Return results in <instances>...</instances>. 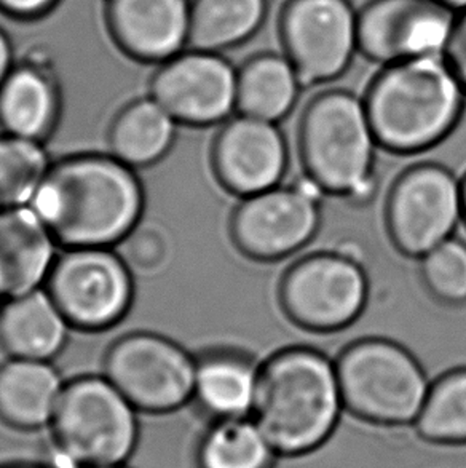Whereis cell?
I'll use <instances>...</instances> for the list:
<instances>
[{"label":"cell","instance_id":"obj_1","mask_svg":"<svg viewBox=\"0 0 466 468\" xmlns=\"http://www.w3.org/2000/svg\"><path fill=\"white\" fill-rule=\"evenodd\" d=\"M144 189L112 154H79L51 164L31 207L59 247L115 248L138 228Z\"/></svg>","mask_w":466,"mask_h":468},{"label":"cell","instance_id":"obj_2","mask_svg":"<svg viewBox=\"0 0 466 468\" xmlns=\"http://www.w3.org/2000/svg\"><path fill=\"white\" fill-rule=\"evenodd\" d=\"M342 408L335 363L316 348H284L259 367L251 419L278 454L299 456L322 446Z\"/></svg>","mask_w":466,"mask_h":468},{"label":"cell","instance_id":"obj_3","mask_svg":"<svg viewBox=\"0 0 466 468\" xmlns=\"http://www.w3.org/2000/svg\"><path fill=\"white\" fill-rule=\"evenodd\" d=\"M465 96L446 58L423 57L384 66L363 100L380 147L418 154L452 133Z\"/></svg>","mask_w":466,"mask_h":468},{"label":"cell","instance_id":"obj_4","mask_svg":"<svg viewBox=\"0 0 466 468\" xmlns=\"http://www.w3.org/2000/svg\"><path fill=\"white\" fill-rule=\"evenodd\" d=\"M378 146L365 100L352 91L329 90L303 111L299 128L303 171L328 196L353 203L372 198Z\"/></svg>","mask_w":466,"mask_h":468},{"label":"cell","instance_id":"obj_5","mask_svg":"<svg viewBox=\"0 0 466 468\" xmlns=\"http://www.w3.org/2000/svg\"><path fill=\"white\" fill-rule=\"evenodd\" d=\"M50 427L58 452L77 467L122 465L138 446V410L106 376L64 384Z\"/></svg>","mask_w":466,"mask_h":468},{"label":"cell","instance_id":"obj_6","mask_svg":"<svg viewBox=\"0 0 466 468\" xmlns=\"http://www.w3.org/2000/svg\"><path fill=\"white\" fill-rule=\"evenodd\" d=\"M335 367L344 406L371 424L416 422L431 386L420 361L408 348L380 337L350 344Z\"/></svg>","mask_w":466,"mask_h":468},{"label":"cell","instance_id":"obj_7","mask_svg":"<svg viewBox=\"0 0 466 468\" xmlns=\"http://www.w3.org/2000/svg\"><path fill=\"white\" fill-rule=\"evenodd\" d=\"M369 280L358 258L344 250L309 254L286 271L280 304L299 328L335 333L365 312Z\"/></svg>","mask_w":466,"mask_h":468},{"label":"cell","instance_id":"obj_8","mask_svg":"<svg viewBox=\"0 0 466 468\" xmlns=\"http://www.w3.org/2000/svg\"><path fill=\"white\" fill-rule=\"evenodd\" d=\"M45 290L72 328L106 331L125 318L134 299L132 267L114 248H68Z\"/></svg>","mask_w":466,"mask_h":468},{"label":"cell","instance_id":"obj_9","mask_svg":"<svg viewBox=\"0 0 466 468\" xmlns=\"http://www.w3.org/2000/svg\"><path fill=\"white\" fill-rule=\"evenodd\" d=\"M196 358L170 337L138 331L109 347L104 376L138 411L164 414L194 399Z\"/></svg>","mask_w":466,"mask_h":468},{"label":"cell","instance_id":"obj_10","mask_svg":"<svg viewBox=\"0 0 466 468\" xmlns=\"http://www.w3.org/2000/svg\"><path fill=\"white\" fill-rule=\"evenodd\" d=\"M326 196L307 175L241 198L230 218L239 253L259 262L286 260L315 239Z\"/></svg>","mask_w":466,"mask_h":468},{"label":"cell","instance_id":"obj_11","mask_svg":"<svg viewBox=\"0 0 466 468\" xmlns=\"http://www.w3.org/2000/svg\"><path fill=\"white\" fill-rule=\"evenodd\" d=\"M385 219L397 251L420 260L450 239L463 219L461 181L442 165L410 166L391 187Z\"/></svg>","mask_w":466,"mask_h":468},{"label":"cell","instance_id":"obj_12","mask_svg":"<svg viewBox=\"0 0 466 468\" xmlns=\"http://www.w3.org/2000/svg\"><path fill=\"white\" fill-rule=\"evenodd\" d=\"M280 40L303 87L333 82L359 53L358 12L350 0H288Z\"/></svg>","mask_w":466,"mask_h":468},{"label":"cell","instance_id":"obj_13","mask_svg":"<svg viewBox=\"0 0 466 468\" xmlns=\"http://www.w3.org/2000/svg\"><path fill=\"white\" fill-rule=\"evenodd\" d=\"M459 13L438 0H371L358 12V50L380 66L444 57Z\"/></svg>","mask_w":466,"mask_h":468},{"label":"cell","instance_id":"obj_14","mask_svg":"<svg viewBox=\"0 0 466 468\" xmlns=\"http://www.w3.org/2000/svg\"><path fill=\"white\" fill-rule=\"evenodd\" d=\"M238 69L215 51L185 48L158 64L151 79V96L177 123L213 127L237 111Z\"/></svg>","mask_w":466,"mask_h":468},{"label":"cell","instance_id":"obj_15","mask_svg":"<svg viewBox=\"0 0 466 468\" xmlns=\"http://www.w3.org/2000/svg\"><path fill=\"white\" fill-rule=\"evenodd\" d=\"M211 164L222 187L246 198L283 183L290 151L278 123L238 114L216 136Z\"/></svg>","mask_w":466,"mask_h":468},{"label":"cell","instance_id":"obj_16","mask_svg":"<svg viewBox=\"0 0 466 468\" xmlns=\"http://www.w3.org/2000/svg\"><path fill=\"white\" fill-rule=\"evenodd\" d=\"M112 44L143 64L168 61L189 48L192 0H102Z\"/></svg>","mask_w":466,"mask_h":468},{"label":"cell","instance_id":"obj_17","mask_svg":"<svg viewBox=\"0 0 466 468\" xmlns=\"http://www.w3.org/2000/svg\"><path fill=\"white\" fill-rule=\"evenodd\" d=\"M61 109V90L50 57L44 50L29 51L0 87L2 132L45 143L57 130Z\"/></svg>","mask_w":466,"mask_h":468},{"label":"cell","instance_id":"obj_18","mask_svg":"<svg viewBox=\"0 0 466 468\" xmlns=\"http://www.w3.org/2000/svg\"><path fill=\"white\" fill-rule=\"evenodd\" d=\"M58 241L31 205L0 211V301L45 288Z\"/></svg>","mask_w":466,"mask_h":468},{"label":"cell","instance_id":"obj_19","mask_svg":"<svg viewBox=\"0 0 466 468\" xmlns=\"http://www.w3.org/2000/svg\"><path fill=\"white\" fill-rule=\"evenodd\" d=\"M70 328L45 288L0 305V347L10 358L51 361L63 352Z\"/></svg>","mask_w":466,"mask_h":468},{"label":"cell","instance_id":"obj_20","mask_svg":"<svg viewBox=\"0 0 466 468\" xmlns=\"http://www.w3.org/2000/svg\"><path fill=\"white\" fill-rule=\"evenodd\" d=\"M63 388L51 361L10 358L0 365V419L19 431L50 425Z\"/></svg>","mask_w":466,"mask_h":468},{"label":"cell","instance_id":"obj_21","mask_svg":"<svg viewBox=\"0 0 466 468\" xmlns=\"http://www.w3.org/2000/svg\"><path fill=\"white\" fill-rule=\"evenodd\" d=\"M259 367L235 350L207 352L196 358L194 399L217 420L248 418L258 392Z\"/></svg>","mask_w":466,"mask_h":468},{"label":"cell","instance_id":"obj_22","mask_svg":"<svg viewBox=\"0 0 466 468\" xmlns=\"http://www.w3.org/2000/svg\"><path fill=\"white\" fill-rule=\"evenodd\" d=\"M177 122L151 95L120 109L109 128L111 154L134 170L157 164L176 140Z\"/></svg>","mask_w":466,"mask_h":468},{"label":"cell","instance_id":"obj_23","mask_svg":"<svg viewBox=\"0 0 466 468\" xmlns=\"http://www.w3.org/2000/svg\"><path fill=\"white\" fill-rule=\"evenodd\" d=\"M303 85L284 55L260 53L238 69V114L278 123L291 114Z\"/></svg>","mask_w":466,"mask_h":468},{"label":"cell","instance_id":"obj_24","mask_svg":"<svg viewBox=\"0 0 466 468\" xmlns=\"http://www.w3.org/2000/svg\"><path fill=\"white\" fill-rule=\"evenodd\" d=\"M269 13V0H192L189 48L224 51L251 40Z\"/></svg>","mask_w":466,"mask_h":468},{"label":"cell","instance_id":"obj_25","mask_svg":"<svg viewBox=\"0 0 466 468\" xmlns=\"http://www.w3.org/2000/svg\"><path fill=\"white\" fill-rule=\"evenodd\" d=\"M275 451L248 418L219 419L196 448L198 468H269Z\"/></svg>","mask_w":466,"mask_h":468},{"label":"cell","instance_id":"obj_26","mask_svg":"<svg viewBox=\"0 0 466 468\" xmlns=\"http://www.w3.org/2000/svg\"><path fill=\"white\" fill-rule=\"evenodd\" d=\"M414 424L418 437L429 443H466V367L431 382Z\"/></svg>","mask_w":466,"mask_h":468},{"label":"cell","instance_id":"obj_27","mask_svg":"<svg viewBox=\"0 0 466 468\" xmlns=\"http://www.w3.org/2000/svg\"><path fill=\"white\" fill-rule=\"evenodd\" d=\"M50 166L44 143L0 134V211L31 205Z\"/></svg>","mask_w":466,"mask_h":468},{"label":"cell","instance_id":"obj_28","mask_svg":"<svg viewBox=\"0 0 466 468\" xmlns=\"http://www.w3.org/2000/svg\"><path fill=\"white\" fill-rule=\"evenodd\" d=\"M420 275L442 304H466V243L450 237L420 258Z\"/></svg>","mask_w":466,"mask_h":468},{"label":"cell","instance_id":"obj_29","mask_svg":"<svg viewBox=\"0 0 466 468\" xmlns=\"http://www.w3.org/2000/svg\"><path fill=\"white\" fill-rule=\"evenodd\" d=\"M128 266L141 272H155L168 256V243L157 228H136L122 243Z\"/></svg>","mask_w":466,"mask_h":468},{"label":"cell","instance_id":"obj_30","mask_svg":"<svg viewBox=\"0 0 466 468\" xmlns=\"http://www.w3.org/2000/svg\"><path fill=\"white\" fill-rule=\"evenodd\" d=\"M61 0H0V13L23 23L44 19L57 10Z\"/></svg>","mask_w":466,"mask_h":468},{"label":"cell","instance_id":"obj_31","mask_svg":"<svg viewBox=\"0 0 466 468\" xmlns=\"http://www.w3.org/2000/svg\"><path fill=\"white\" fill-rule=\"evenodd\" d=\"M444 58L466 91V10L457 15Z\"/></svg>","mask_w":466,"mask_h":468},{"label":"cell","instance_id":"obj_32","mask_svg":"<svg viewBox=\"0 0 466 468\" xmlns=\"http://www.w3.org/2000/svg\"><path fill=\"white\" fill-rule=\"evenodd\" d=\"M16 61L18 59L15 58L12 38L8 36V32L0 26V87L5 82L6 77L12 72Z\"/></svg>","mask_w":466,"mask_h":468},{"label":"cell","instance_id":"obj_33","mask_svg":"<svg viewBox=\"0 0 466 468\" xmlns=\"http://www.w3.org/2000/svg\"><path fill=\"white\" fill-rule=\"evenodd\" d=\"M440 4L450 8L452 12L461 13L466 10V0H438Z\"/></svg>","mask_w":466,"mask_h":468},{"label":"cell","instance_id":"obj_34","mask_svg":"<svg viewBox=\"0 0 466 468\" xmlns=\"http://www.w3.org/2000/svg\"><path fill=\"white\" fill-rule=\"evenodd\" d=\"M0 468H47L42 465H34V463H10V465H2Z\"/></svg>","mask_w":466,"mask_h":468},{"label":"cell","instance_id":"obj_35","mask_svg":"<svg viewBox=\"0 0 466 468\" xmlns=\"http://www.w3.org/2000/svg\"><path fill=\"white\" fill-rule=\"evenodd\" d=\"M461 202H463V221L466 224V176L461 181Z\"/></svg>","mask_w":466,"mask_h":468},{"label":"cell","instance_id":"obj_36","mask_svg":"<svg viewBox=\"0 0 466 468\" xmlns=\"http://www.w3.org/2000/svg\"><path fill=\"white\" fill-rule=\"evenodd\" d=\"M77 468H126L123 463L122 465H98V467H77Z\"/></svg>","mask_w":466,"mask_h":468}]
</instances>
